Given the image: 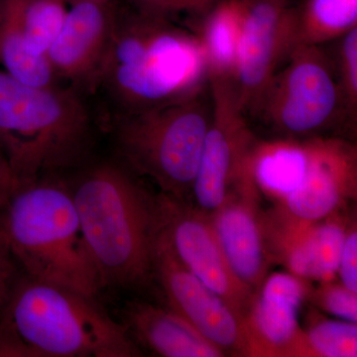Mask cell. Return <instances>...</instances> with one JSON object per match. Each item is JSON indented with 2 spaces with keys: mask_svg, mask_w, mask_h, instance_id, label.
Here are the masks:
<instances>
[{
  "mask_svg": "<svg viewBox=\"0 0 357 357\" xmlns=\"http://www.w3.org/2000/svg\"><path fill=\"white\" fill-rule=\"evenodd\" d=\"M98 84L121 114L180 102L208 84L203 44L175 21L135 8L119 13Z\"/></svg>",
  "mask_w": 357,
  "mask_h": 357,
  "instance_id": "6da1fadb",
  "label": "cell"
},
{
  "mask_svg": "<svg viewBox=\"0 0 357 357\" xmlns=\"http://www.w3.org/2000/svg\"><path fill=\"white\" fill-rule=\"evenodd\" d=\"M136 176L121 166L102 164L70 192L103 287H143L154 276L159 196L150 194Z\"/></svg>",
  "mask_w": 357,
  "mask_h": 357,
  "instance_id": "7a4b0ae2",
  "label": "cell"
},
{
  "mask_svg": "<svg viewBox=\"0 0 357 357\" xmlns=\"http://www.w3.org/2000/svg\"><path fill=\"white\" fill-rule=\"evenodd\" d=\"M0 231L28 277L95 298L103 288L72 192L37 180L0 204Z\"/></svg>",
  "mask_w": 357,
  "mask_h": 357,
  "instance_id": "3957f363",
  "label": "cell"
},
{
  "mask_svg": "<svg viewBox=\"0 0 357 357\" xmlns=\"http://www.w3.org/2000/svg\"><path fill=\"white\" fill-rule=\"evenodd\" d=\"M0 314V333L30 356L130 357L139 351L126 326L93 297L27 277Z\"/></svg>",
  "mask_w": 357,
  "mask_h": 357,
  "instance_id": "277c9868",
  "label": "cell"
},
{
  "mask_svg": "<svg viewBox=\"0 0 357 357\" xmlns=\"http://www.w3.org/2000/svg\"><path fill=\"white\" fill-rule=\"evenodd\" d=\"M91 121L72 89L22 83L0 70V145L17 185L74 165Z\"/></svg>",
  "mask_w": 357,
  "mask_h": 357,
  "instance_id": "5b68a950",
  "label": "cell"
},
{
  "mask_svg": "<svg viewBox=\"0 0 357 357\" xmlns=\"http://www.w3.org/2000/svg\"><path fill=\"white\" fill-rule=\"evenodd\" d=\"M211 115L208 83L180 102L119 115L117 149L128 168L153 181L161 194L190 202Z\"/></svg>",
  "mask_w": 357,
  "mask_h": 357,
  "instance_id": "8992f818",
  "label": "cell"
},
{
  "mask_svg": "<svg viewBox=\"0 0 357 357\" xmlns=\"http://www.w3.org/2000/svg\"><path fill=\"white\" fill-rule=\"evenodd\" d=\"M250 116L271 139H349L356 129L335 58L324 46L294 49L246 114Z\"/></svg>",
  "mask_w": 357,
  "mask_h": 357,
  "instance_id": "52a82bcc",
  "label": "cell"
},
{
  "mask_svg": "<svg viewBox=\"0 0 357 357\" xmlns=\"http://www.w3.org/2000/svg\"><path fill=\"white\" fill-rule=\"evenodd\" d=\"M208 83L213 115L190 203L211 217L230 197L259 192L253 160L260 138L238 107L232 84L213 77Z\"/></svg>",
  "mask_w": 357,
  "mask_h": 357,
  "instance_id": "ba28073f",
  "label": "cell"
},
{
  "mask_svg": "<svg viewBox=\"0 0 357 357\" xmlns=\"http://www.w3.org/2000/svg\"><path fill=\"white\" fill-rule=\"evenodd\" d=\"M154 276L169 309L182 317L202 337L225 354L256 356L245 318L183 266L161 231L155 248Z\"/></svg>",
  "mask_w": 357,
  "mask_h": 357,
  "instance_id": "9c48e42d",
  "label": "cell"
},
{
  "mask_svg": "<svg viewBox=\"0 0 357 357\" xmlns=\"http://www.w3.org/2000/svg\"><path fill=\"white\" fill-rule=\"evenodd\" d=\"M238 64L232 84L246 115L275 73L292 52L293 0H238Z\"/></svg>",
  "mask_w": 357,
  "mask_h": 357,
  "instance_id": "30bf717a",
  "label": "cell"
},
{
  "mask_svg": "<svg viewBox=\"0 0 357 357\" xmlns=\"http://www.w3.org/2000/svg\"><path fill=\"white\" fill-rule=\"evenodd\" d=\"M162 236L183 266L245 318L255 294L232 273L211 218L190 202L159 195Z\"/></svg>",
  "mask_w": 357,
  "mask_h": 357,
  "instance_id": "8fae6325",
  "label": "cell"
},
{
  "mask_svg": "<svg viewBox=\"0 0 357 357\" xmlns=\"http://www.w3.org/2000/svg\"><path fill=\"white\" fill-rule=\"evenodd\" d=\"M357 153L351 139L312 138V156L304 180L282 199L276 218L289 227H304L337 213L356 197Z\"/></svg>",
  "mask_w": 357,
  "mask_h": 357,
  "instance_id": "7c38bea8",
  "label": "cell"
},
{
  "mask_svg": "<svg viewBox=\"0 0 357 357\" xmlns=\"http://www.w3.org/2000/svg\"><path fill=\"white\" fill-rule=\"evenodd\" d=\"M310 293L307 281L290 272L267 275L245 317L256 356H306L299 314Z\"/></svg>",
  "mask_w": 357,
  "mask_h": 357,
  "instance_id": "4fadbf2b",
  "label": "cell"
},
{
  "mask_svg": "<svg viewBox=\"0 0 357 357\" xmlns=\"http://www.w3.org/2000/svg\"><path fill=\"white\" fill-rule=\"evenodd\" d=\"M70 6L47 59L56 76L77 84H98L119 10L114 2Z\"/></svg>",
  "mask_w": 357,
  "mask_h": 357,
  "instance_id": "5bb4252c",
  "label": "cell"
},
{
  "mask_svg": "<svg viewBox=\"0 0 357 357\" xmlns=\"http://www.w3.org/2000/svg\"><path fill=\"white\" fill-rule=\"evenodd\" d=\"M259 197L256 192L234 195L210 217L230 270L253 294L266 278L274 259L265 218L258 208Z\"/></svg>",
  "mask_w": 357,
  "mask_h": 357,
  "instance_id": "9a60e30c",
  "label": "cell"
},
{
  "mask_svg": "<svg viewBox=\"0 0 357 357\" xmlns=\"http://www.w3.org/2000/svg\"><path fill=\"white\" fill-rule=\"evenodd\" d=\"M335 213L305 227L277 230L272 239L274 257H281L289 272L304 280L335 281L347 231Z\"/></svg>",
  "mask_w": 357,
  "mask_h": 357,
  "instance_id": "2e32d148",
  "label": "cell"
},
{
  "mask_svg": "<svg viewBox=\"0 0 357 357\" xmlns=\"http://www.w3.org/2000/svg\"><path fill=\"white\" fill-rule=\"evenodd\" d=\"M129 330L150 351L166 357H222L182 317L171 309L135 303L128 311Z\"/></svg>",
  "mask_w": 357,
  "mask_h": 357,
  "instance_id": "e0dca14e",
  "label": "cell"
},
{
  "mask_svg": "<svg viewBox=\"0 0 357 357\" xmlns=\"http://www.w3.org/2000/svg\"><path fill=\"white\" fill-rule=\"evenodd\" d=\"M312 156L311 139H259L253 176L260 194L281 202L304 180Z\"/></svg>",
  "mask_w": 357,
  "mask_h": 357,
  "instance_id": "ac0fdd59",
  "label": "cell"
},
{
  "mask_svg": "<svg viewBox=\"0 0 357 357\" xmlns=\"http://www.w3.org/2000/svg\"><path fill=\"white\" fill-rule=\"evenodd\" d=\"M192 32L203 44L208 77L234 84L238 64L241 9L238 0H222Z\"/></svg>",
  "mask_w": 357,
  "mask_h": 357,
  "instance_id": "d6986e66",
  "label": "cell"
},
{
  "mask_svg": "<svg viewBox=\"0 0 357 357\" xmlns=\"http://www.w3.org/2000/svg\"><path fill=\"white\" fill-rule=\"evenodd\" d=\"M357 26V0H305L295 4L291 46H324Z\"/></svg>",
  "mask_w": 357,
  "mask_h": 357,
  "instance_id": "ffe728a7",
  "label": "cell"
},
{
  "mask_svg": "<svg viewBox=\"0 0 357 357\" xmlns=\"http://www.w3.org/2000/svg\"><path fill=\"white\" fill-rule=\"evenodd\" d=\"M0 65L10 76L36 86H57L58 77L46 57L27 51L11 0L0 4Z\"/></svg>",
  "mask_w": 357,
  "mask_h": 357,
  "instance_id": "44dd1931",
  "label": "cell"
},
{
  "mask_svg": "<svg viewBox=\"0 0 357 357\" xmlns=\"http://www.w3.org/2000/svg\"><path fill=\"white\" fill-rule=\"evenodd\" d=\"M27 51L46 57L64 23L66 0H11Z\"/></svg>",
  "mask_w": 357,
  "mask_h": 357,
  "instance_id": "7402d4cb",
  "label": "cell"
},
{
  "mask_svg": "<svg viewBox=\"0 0 357 357\" xmlns=\"http://www.w3.org/2000/svg\"><path fill=\"white\" fill-rule=\"evenodd\" d=\"M306 356L356 357V324L342 319H312L304 331Z\"/></svg>",
  "mask_w": 357,
  "mask_h": 357,
  "instance_id": "603a6c76",
  "label": "cell"
},
{
  "mask_svg": "<svg viewBox=\"0 0 357 357\" xmlns=\"http://www.w3.org/2000/svg\"><path fill=\"white\" fill-rule=\"evenodd\" d=\"M134 8L194 29L222 0H131Z\"/></svg>",
  "mask_w": 357,
  "mask_h": 357,
  "instance_id": "cb8c5ba5",
  "label": "cell"
},
{
  "mask_svg": "<svg viewBox=\"0 0 357 357\" xmlns=\"http://www.w3.org/2000/svg\"><path fill=\"white\" fill-rule=\"evenodd\" d=\"M335 58L338 79L351 116H357V26L337 40Z\"/></svg>",
  "mask_w": 357,
  "mask_h": 357,
  "instance_id": "d4e9b609",
  "label": "cell"
},
{
  "mask_svg": "<svg viewBox=\"0 0 357 357\" xmlns=\"http://www.w3.org/2000/svg\"><path fill=\"white\" fill-rule=\"evenodd\" d=\"M317 305L331 316L342 321L357 324V293L335 281L321 283L314 293H310Z\"/></svg>",
  "mask_w": 357,
  "mask_h": 357,
  "instance_id": "484cf974",
  "label": "cell"
},
{
  "mask_svg": "<svg viewBox=\"0 0 357 357\" xmlns=\"http://www.w3.org/2000/svg\"><path fill=\"white\" fill-rule=\"evenodd\" d=\"M337 274L345 288L357 293V231L356 227H349L345 236L340 255Z\"/></svg>",
  "mask_w": 357,
  "mask_h": 357,
  "instance_id": "4316f807",
  "label": "cell"
},
{
  "mask_svg": "<svg viewBox=\"0 0 357 357\" xmlns=\"http://www.w3.org/2000/svg\"><path fill=\"white\" fill-rule=\"evenodd\" d=\"M16 260L0 231V312L3 310L20 281L16 277Z\"/></svg>",
  "mask_w": 357,
  "mask_h": 357,
  "instance_id": "83f0119b",
  "label": "cell"
},
{
  "mask_svg": "<svg viewBox=\"0 0 357 357\" xmlns=\"http://www.w3.org/2000/svg\"><path fill=\"white\" fill-rule=\"evenodd\" d=\"M17 185L15 178L9 165L8 160L1 145H0V204L3 203L10 192Z\"/></svg>",
  "mask_w": 357,
  "mask_h": 357,
  "instance_id": "f1b7e54d",
  "label": "cell"
},
{
  "mask_svg": "<svg viewBox=\"0 0 357 357\" xmlns=\"http://www.w3.org/2000/svg\"><path fill=\"white\" fill-rule=\"evenodd\" d=\"M114 0H66L67 3L74 4L79 2H114Z\"/></svg>",
  "mask_w": 357,
  "mask_h": 357,
  "instance_id": "f546056e",
  "label": "cell"
},
{
  "mask_svg": "<svg viewBox=\"0 0 357 357\" xmlns=\"http://www.w3.org/2000/svg\"><path fill=\"white\" fill-rule=\"evenodd\" d=\"M0 2H1V0H0Z\"/></svg>",
  "mask_w": 357,
  "mask_h": 357,
  "instance_id": "4dcf8cb0",
  "label": "cell"
},
{
  "mask_svg": "<svg viewBox=\"0 0 357 357\" xmlns=\"http://www.w3.org/2000/svg\"><path fill=\"white\" fill-rule=\"evenodd\" d=\"M0 4H1V2H0Z\"/></svg>",
  "mask_w": 357,
  "mask_h": 357,
  "instance_id": "1f68e13d",
  "label": "cell"
}]
</instances>
